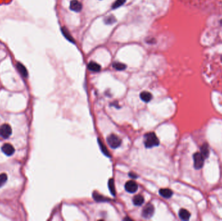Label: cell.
<instances>
[{
  "mask_svg": "<svg viewBox=\"0 0 222 221\" xmlns=\"http://www.w3.org/2000/svg\"><path fill=\"white\" fill-rule=\"evenodd\" d=\"M144 138V143L146 148L151 149L154 147H157L159 145V139L154 132L146 134Z\"/></svg>",
  "mask_w": 222,
  "mask_h": 221,
  "instance_id": "6da1fadb",
  "label": "cell"
},
{
  "mask_svg": "<svg viewBox=\"0 0 222 221\" xmlns=\"http://www.w3.org/2000/svg\"><path fill=\"white\" fill-rule=\"evenodd\" d=\"M106 141L112 149H116L120 146L122 143V140L119 137L115 134H110L108 136Z\"/></svg>",
  "mask_w": 222,
  "mask_h": 221,
  "instance_id": "7a4b0ae2",
  "label": "cell"
},
{
  "mask_svg": "<svg viewBox=\"0 0 222 221\" xmlns=\"http://www.w3.org/2000/svg\"><path fill=\"white\" fill-rule=\"evenodd\" d=\"M194 158V165L196 169H200L203 167L205 158L201 154V152H196L193 156Z\"/></svg>",
  "mask_w": 222,
  "mask_h": 221,
  "instance_id": "3957f363",
  "label": "cell"
},
{
  "mask_svg": "<svg viewBox=\"0 0 222 221\" xmlns=\"http://www.w3.org/2000/svg\"><path fill=\"white\" fill-rule=\"evenodd\" d=\"M155 211V208L153 205L148 204L146 205L142 212V216L145 219H150L152 218Z\"/></svg>",
  "mask_w": 222,
  "mask_h": 221,
  "instance_id": "277c9868",
  "label": "cell"
},
{
  "mask_svg": "<svg viewBox=\"0 0 222 221\" xmlns=\"http://www.w3.org/2000/svg\"><path fill=\"white\" fill-rule=\"evenodd\" d=\"M12 134V129L10 125L4 124L0 127V136L3 138H8Z\"/></svg>",
  "mask_w": 222,
  "mask_h": 221,
  "instance_id": "5b68a950",
  "label": "cell"
},
{
  "mask_svg": "<svg viewBox=\"0 0 222 221\" xmlns=\"http://www.w3.org/2000/svg\"><path fill=\"white\" fill-rule=\"evenodd\" d=\"M138 185L133 180H129L126 182L125 185V189L126 191L130 193H134L138 190Z\"/></svg>",
  "mask_w": 222,
  "mask_h": 221,
  "instance_id": "8992f818",
  "label": "cell"
},
{
  "mask_svg": "<svg viewBox=\"0 0 222 221\" xmlns=\"http://www.w3.org/2000/svg\"><path fill=\"white\" fill-rule=\"evenodd\" d=\"M70 8L74 12H80L82 10V4L78 0H72L70 2Z\"/></svg>",
  "mask_w": 222,
  "mask_h": 221,
  "instance_id": "52a82bcc",
  "label": "cell"
},
{
  "mask_svg": "<svg viewBox=\"0 0 222 221\" xmlns=\"http://www.w3.org/2000/svg\"><path fill=\"white\" fill-rule=\"evenodd\" d=\"M2 150L3 153H5L7 156H11L14 154L15 150L13 146L9 143H6L3 145Z\"/></svg>",
  "mask_w": 222,
  "mask_h": 221,
  "instance_id": "ba28073f",
  "label": "cell"
},
{
  "mask_svg": "<svg viewBox=\"0 0 222 221\" xmlns=\"http://www.w3.org/2000/svg\"><path fill=\"white\" fill-rule=\"evenodd\" d=\"M16 68H17L18 71L19 72V73L21 75L22 77H24L25 78L28 77V70H27V69L25 68V67L23 64L20 63V62L17 63L16 64Z\"/></svg>",
  "mask_w": 222,
  "mask_h": 221,
  "instance_id": "9c48e42d",
  "label": "cell"
},
{
  "mask_svg": "<svg viewBox=\"0 0 222 221\" xmlns=\"http://www.w3.org/2000/svg\"><path fill=\"white\" fill-rule=\"evenodd\" d=\"M179 216L181 220H188L190 218V213L185 209H181L179 212Z\"/></svg>",
  "mask_w": 222,
  "mask_h": 221,
  "instance_id": "30bf717a",
  "label": "cell"
},
{
  "mask_svg": "<svg viewBox=\"0 0 222 221\" xmlns=\"http://www.w3.org/2000/svg\"><path fill=\"white\" fill-rule=\"evenodd\" d=\"M132 202H133V204H134L135 206H140L144 204V198L143 196H142L141 194H138V195H136L133 197Z\"/></svg>",
  "mask_w": 222,
  "mask_h": 221,
  "instance_id": "8fae6325",
  "label": "cell"
},
{
  "mask_svg": "<svg viewBox=\"0 0 222 221\" xmlns=\"http://www.w3.org/2000/svg\"><path fill=\"white\" fill-rule=\"evenodd\" d=\"M159 194L166 198H169L172 197L173 191L170 189H161L159 191Z\"/></svg>",
  "mask_w": 222,
  "mask_h": 221,
  "instance_id": "7c38bea8",
  "label": "cell"
},
{
  "mask_svg": "<svg viewBox=\"0 0 222 221\" xmlns=\"http://www.w3.org/2000/svg\"><path fill=\"white\" fill-rule=\"evenodd\" d=\"M140 99L145 103H148L152 99V95L148 91H142L140 95Z\"/></svg>",
  "mask_w": 222,
  "mask_h": 221,
  "instance_id": "4fadbf2b",
  "label": "cell"
},
{
  "mask_svg": "<svg viewBox=\"0 0 222 221\" xmlns=\"http://www.w3.org/2000/svg\"><path fill=\"white\" fill-rule=\"evenodd\" d=\"M61 31H62V33H63V34L64 35V37L66 39H67L70 42L75 43V40H74V39L73 38L72 36L70 34V32L68 31V30L66 29L65 27H63L61 28Z\"/></svg>",
  "mask_w": 222,
  "mask_h": 221,
  "instance_id": "5bb4252c",
  "label": "cell"
},
{
  "mask_svg": "<svg viewBox=\"0 0 222 221\" xmlns=\"http://www.w3.org/2000/svg\"><path fill=\"white\" fill-rule=\"evenodd\" d=\"M88 68L89 70L94 72H99L101 70V66L95 62H90L88 64Z\"/></svg>",
  "mask_w": 222,
  "mask_h": 221,
  "instance_id": "9a60e30c",
  "label": "cell"
},
{
  "mask_svg": "<svg viewBox=\"0 0 222 221\" xmlns=\"http://www.w3.org/2000/svg\"><path fill=\"white\" fill-rule=\"evenodd\" d=\"M201 154L203 156V157L205 158V159L207 158L208 156H209L210 150H209V147H208V144L205 143L202 145V147L201 148Z\"/></svg>",
  "mask_w": 222,
  "mask_h": 221,
  "instance_id": "2e32d148",
  "label": "cell"
},
{
  "mask_svg": "<svg viewBox=\"0 0 222 221\" xmlns=\"http://www.w3.org/2000/svg\"><path fill=\"white\" fill-rule=\"evenodd\" d=\"M105 24L106 25H111L114 24L116 21V19L115 18V17L113 15H110L107 17H106L105 20Z\"/></svg>",
  "mask_w": 222,
  "mask_h": 221,
  "instance_id": "e0dca14e",
  "label": "cell"
},
{
  "mask_svg": "<svg viewBox=\"0 0 222 221\" xmlns=\"http://www.w3.org/2000/svg\"><path fill=\"white\" fill-rule=\"evenodd\" d=\"M113 66L114 69L119 71H122L126 68V65L120 62H114L113 64Z\"/></svg>",
  "mask_w": 222,
  "mask_h": 221,
  "instance_id": "ac0fdd59",
  "label": "cell"
},
{
  "mask_svg": "<svg viewBox=\"0 0 222 221\" xmlns=\"http://www.w3.org/2000/svg\"><path fill=\"white\" fill-rule=\"evenodd\" d=\"M126 0H116L113 5L112 6L113 9H115V8H118L119 7H120L121 6H122L124 3H126Z\"/></svg>",
  "mask_w": 222,
  "mask_h": 221,
  "instance_id": "d6986e66",
  "label": "cell"
},
{
  "mask_svg": "<svg viewBox=\"0 0 222 221\" xmlns=\"http://www.w3.org/2000/svg\"><path fill=\"white\" fill-rule=\"evenodd\" d=\"M109 188L110 193L113 194V196H115V187H114V183L113 179H110L109 181Z\"/></svg>",
  "mask_w": 222,
  "mask_h": 221,
  "instance_id": "ffe728a7",
  "label": "cell"
},
{
  "mask_svg": "<svg viewBox=\"0 0 222 221\" xmlns=\"http://www.w3.org/2000/svg\"><path fill=\"white\" fill-rule=\"evenodd\" d=\"M98 143H99V145H100V148H101V151L103 152V153L104 154H105L106 156H110V155H109V151H108V150L106 149V147H105V146L103 145V142H102V141H100V139H98Z\"/></svg>",
  "mask_w": 222,
  "mask_h": 221,
  "instance_id": "44dd1931",
  "label": "cell"
},
{
  "mask_svg": "<svg viewBox=\"0 0 222 221\" xmlns=\"http://www.w3.org/2000/svg\"><path fill=\"white\" fill-rule=\"evenodd\" d=\"M7 180V175L5 173H2L0 175V187H2L5 184Z\"/></svg>",
  "mask_w": 222,
  "mask_h": 221,
  "instance_id": "7402d4cb",
  "label": "cell"
},
{
  "mask_svg": "<svg viewBox=\"0 0 222 221\" xmlns=\"http://www.w3.org/2000/svg\"><path fill=\"white\" fill-rule=\"evenodd\" d=\"M93 197L95 199V200L97 202H103V201H106V198H104L103 196L100 195V194H97V193H94L93 194Z\"/></svg>",
  "mask_w": 222,
  "mask_h": 221,
  "instance_id": "603a6c76",
  "label": "cell"
},
{
  "mask_svg": "<svg viewBox=\"0 0 222 221\" xmlns=\"http://www.w3.org/2000/svg\"><path fill=\"white\" fill-rule=\"evenodd\" d=\"M135 175V174L132 173H129V176H131V178H136V177H137L136 175Z\"/></svg>",
  "mask_w": 222,
  "mask_h": 221,
  "instance_id": "cb8c5ba5",
  "label": "cell"
},
{
  "mask_svg": "<svg viewBox=\"0 0 222 221\" xmlns=\"http://www.w3.org/2000/svg\"><path fill=\"white\" fill-rule=\"evenodd\" d=\"M220 24H221V25H222V20L220 21Z\"/></svg>",
  "mask_w": 222,
  "mask_h": 221,
  "instance_id": "d4e9b609",
  "label": "cell"
}]
</instances>
